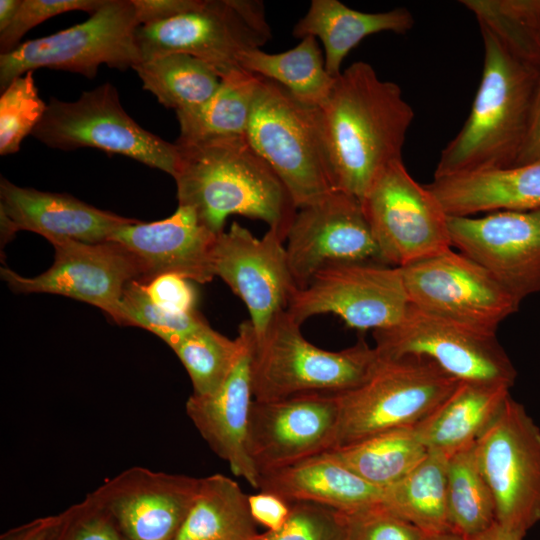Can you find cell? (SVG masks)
<instances>
[{"mask_svg": "<svg viewBox=\"0 0 540 540\" xmlns=\"http://www.w3.org/2000/svg\"><path fill=\"white\" fill-rule=\"evenodd\" d=\"M414 117L400 86L380 79L369 63L342 71L319 108L335 189L361 201L381 171L402 159Z\"/></svg>", "mask_w": 540, "mask_h": 540, "instance_id": "obj_1", "label": "cell"}, {"mask_svg": "<svg viewBox=\"0 0 540 540\" xmlns=\"http://www.w3.org/2000/svg\"><path fill=\"white\" fill-rule=\"evenodd\" d=\"M173 178L179 205L218 235L227 217L265 222L285 241L297 208L282 181L246 137L177 144Z\"/></svg>", "mask_w": 540, "mask_h": 540, "instance_id": "obj_2", "label": "cell"}, {"mask_svg": "<svg viewBox=\"0 0 540 540\" xmlns=\"http://www.w3.org/2000/svg\"><path fill=\"white\" fill-rule=\"evenodd\" d=\"M484 62L470 113L441 151L434 178L514 166L526 139L540 72L480 27Z\"/></svg>", "mask_w": 540, "mask_h": 540, "instance_id": "obj_3", "label": "cell"}, {"mask_svg": "<svg viewBox=\"0 0 540 540\" xmlns=\"http://www.w3.org/2000/svg\"><path fill=\"white\" fill-rule=\"evenodd\" d=\"M379 362L363 339L340 351L310 343L287 311L277 314L251 345V387L255 400L309 393H340L362 384Z\"/></svg>", "mask_w": 540, "mask_h": 540, "instance_id": "obj_4", "label": "cell"}, {"mask_svg": "<svg viewBox=\"0 0 540 540\" xmlns=\"http://www.w3.org/2000/svg\"><path fill=\"white\" fill-rule=\"evenodd\" d=\"M246 139L282 181L297 209L336 190L319 108L298 101L281 85L262 78Z\"/></svg>", "mask_w": 540, "mask_h": 540, "instance_id": "obj_5", "label": "cell"}, {"mask_svg": "<svg viewBox=\"0 0 540 540\" xmlns=\"http://www.w3.org/2000/svg\"><path fill=\"white\" fill-rule=\"evenodd\" d=\"M458 383L427 358L379 356L368 379L355 388L335 393L339 423L333 448L383 431L416 427L448 398Z\"/></svg>", "mask_w": 540, "mask_h": 540, "instance_id": "obj_6", "label": "cell"}, {"mask_svg": "<svg viewBox=\"0 0 540 540\" xmlns=\"http://www.w3.org/2000/svg\"><path fill=\"white\" fill-rule=\"evenodd\" d=\"M135 37L141 62L187 54L206 63L221 79L240 68L241 54L261 49L272 31L260 0H202L191 11L138 26Z\"/></svg>", "mask_w": 540, "mask_h": 540, "instance_id": "obj_7", "label": "cell"}, {"mask_svg": "<svg viewBox=\"0 0 540 540\" xmlns=\"http://www.w3.org/2000/svg\"><path fill=\"white\" fill-rule=\"evenodd\" d=\"M138 26L132 0H106L86 21L0 54V90L40 68L78 73L90 79L103 64L119 70L133 69L141 62L135 37Z\"/></svg>", "mask_w": 540, "mask_h": 540, "instance_id": "obj_8", "label": "cell"}, {"mask_svg": "<svg viewBox=\"0 0 540 540\" xmlns=\"http://www.w3.org/2000/svg\"><path fill=\"white\" fill-rule=\"evenodd\" d=\"M32 135L53 149L95 148L129 157L172 177L176 171V144L135 122L109 82L83 92L76 101L52 97Z\"/></svg>", "mask_w": 540, "mask_h": 540, "instance_id": "obj_9", "label": "cell"}, {"mask_svg": "<svg viewBox=\"0 0 540 540\" xmlns=\"http://www.w3.org/2000/svg\"><path fill=\"white\" fill-rule=\"evenodd\" d=\"M474 453L494 499L496 522L525 536L540 521V428L509 395Z\"/></svg>", "mask_w": 540, "mask_h": 540, "instance_id": "obj_10", "label": "cell"}, {"mask_svg": "<svg viewBox=\"0 0 540 540\" xmlns=\"http://www.w3.org/2000/svg\"><path fill=\"white\" fill-rule=\"evenodd\" d=\"M361 204L387 265L402 268L452 248L448 215L402 159L381 171Z\"/></svg>", "mask_w": 540, "mask_h": 540, "instance_id": "obj_11", "label": "cell"}, {"mask_svg": "<svg viewBox=\"0 0 540 540\" xmlns=\"http://www.w3.org/2000/svg\"><path fill=\"white\" fill-rule=\"evenodd\" d=\"M380 357L419 356L459 382L512 387L517 372L496 335L479 332L409 303L396 324L373 331Z\"/></svg>", "mask_w": 540, "mask_h": 540, "instance_id": "obj_12", "label": "cell"}, {"mask_svg": "<svg viewBox=\"0 0 540 540\" xmlns=\"http://www.w3.org/2000/svg\"><path fill=\"white\" fill-rule=\"evenodd\" d=\"M401 271L411 305L479 332L496 335L521 303L481 265L452 248Z\"/></svg>", "mask_w": 540, "mask_h": 540, "instance_id": "obj_13", "label": "cell"}, {"mask_svg": "<svg viewBox=\"0 0 540 540\" xmlns=\"http://www.w3.org/2000/svg\"><path fill=\"white\" fill-rule=\"evenodd\" d=\"M409 306L401 268L375 262L329 265L307 286L295 288L287 313L300 325L310 317L331 313L350 328H388Z\"/></svg>", "mask_w": 540, "mask_h": 540, "instance_id": "obj_14", "label": "cell"}, {"mask_svg": "<svg viewBox=\"0 0 540 540\" xmlns=\"http://www.w3.org/2000/svg\"><path fill=\"white\" fill-rule=\"evenodd\" d=\"M54 263L44 273L24 277L7 267L0 274L16 293L63 295L96 306L115 322L126 286L147 274L143 261L125 246L114 241L85 243L52 239Z\"/></svg>", "mask_w": 540, "mask_h": 540, "instance_id": "obj_15", "label": "cell"}, {"mask_svg": "<svg viewBox=\"0 0 540 540\" xmlns=\"http://www.w3.org/2000/svg\"><path fill=\"white\" fill-rule=\"evenodd\" d=\"M285 249L298 289L307 286L319 270L332 264H385L361 201L339 190L297 210Z\"/></svg>", "mask_w": 540, "mask_h": 540, "instance_id": "obj_16", "label": "cell"}, {"mask_svg": "<svg viewBox=\"0 0 540 540\" xmlns=\"http://www.w3.org/2000/svg\"><path fill=\"white\" fill-rule=\"evenodd\" d=\"M338 423L339 405L335 393L253 399L247 451L260 476L332 449Z\"/></svg>", "mask_w": 540, "mask_h": 540, "instance_id": "obj_17", "label": "cell"}, {"mask_svg": "<svg viewBox=\"0 0 540 540\" xmlns=\"http://www.w3.org/2000/svg\"><path fill=\"white\" fill-rule=\"evenodd\" d=\"M285 239L268 229L262 238L233 222L218 234L211 253L214 277H220L246 305L255 338L273 318L285 311L296 288Z\"/></svg>", "mask_w": 540, "mask_h": 540, "instance_id": "obj_18", "label": "cell"}, {"mask_svg": "<svg viewBox=\"0 0 540 540\" xmlns=\"http://www.w3.org/2000/svg\"><path fill=\"white\" fill-rule=\"evenodd\" d=\"M452 247L522 301L540 293V209L448 216Z\"/></svg>", "mask_w": 540, "mask_h": 540, "instance_id": "obj_19", "label": "cell"}, {"mask_svg": "<svg viewBox=\"0 0 540 540\" xmlns=\"http://www.w3.org/2000/svg\"><path fill=\"white\" fill-rule=\"evenodd\" d=\"M200 478L136 466L89 495L126 540H175L197 495Z\"/></svg>", "mask_w": 540, "mask_h": 540, "instance_id": "obj_20", "label": "cell"}, {"mask_svg": "<svg viewBox=\"0 0 540 540\" xmlns=\"http://www.w3.org/2000/svg\"><path fill=\"white\" fill-rule=\"evenodd\" d=\"M0 199L2 244L19 230L38 233L48 241L100 243L109 241L120 227L137 221L98 209L68 194L20 187L2 176Z\"/></svg>", "mask_w": 540, "mask_h": 540, "instance_id": "obj_21", "label": "cell"}, {"mask_svg": "<svg viewBox=\"0 0 540 540\" xmlns=\"http://www.w3.org/2000/svg\"><path fill=\"white\" fill-rule=\"evenodd\" d=\"M246 346L230 375L213 394H192L186 413L212 451L226 461L231 472L259 487V473L247 451V432L251 403V345L253 328L249 320L241 324Z\"/></svg>", "mask_w": 540, "mask_h": 540, "instance_id": "obj_22", "label": "cell"}, {"mask_svg": "<svg viewBox=\"0 0 540 540\" xmlns=\"http://www.w3.org/2000/svg\"><path fill=\"white\" fill-rule=\"evenodd\" d=\"M217 235L207 229L189 206L178 205L163 220H139L117 229L109 238L136 254L145 264L146 283L162 274H177L207 283L213 278L211 253Z\"/></svg>", "mask_w": 540, "mask_h": 540, "instance_id": "obj_23", "label": "cell"}, {"mask_svg": "<svg viewBox=\"0 0 540 540\" xmlns=\"http://www.w3.org/2000/svg\"><path fill=\"white\" fill-rule=\"evenodd\" d=\"M448 216L540 209V162L434 178L426 185Z\"/></svg>", "mask_w": 540, "mask_h": 540, "instance_id": "obj_24", "label": "cell"}, {"mask_svg": "<svg viewBox=\"0 0 540 540\" xmlns=\"http://www.w3.org/2000/svg\"><path fill=\"white\" fill-rule=\"evenodd\" d=\"M258 489L288 502L317 503L346 514L383 502L382 489L366 482L325 452L261 473Z\"/></svg>", "mask_w": 540, "mask_h": 540, "instance_id": "obj_25", "label": "cell"}, {"mask_svg": "<svg viewBox=\"0 0 540 540\" xmlns=\"http://www.w3.org/2000/svg\"><path fill=\"white\" fill-rule=\"evenodd\" d=\"M414 23L413 15L404 7L369 13L349 8L338 0H312L292 34L300 39L318 38L324 47L326 71L337 78L345 57L364 38L379 32L406 34Z\"/></svg>", "mask_w": 540, "mask_h": 540, "instance_id": "obj_26", "label": "cell"}, {"mask_svg": "<svg viewBox=\"0 0 540 540\" xmlns=\"http://www.w3.org/2000/svg\"><path fill=\"white\" fill-rule=\"evenodd\" d=\"M510 389L501 384L459 382L414 429L428 451L450 457L477 441L499 413Z\"/></svg>", "mask_w": 540, "mask_h": 540, "instance_id": "obj_27", "label": "cell"}, {"mask_svg": "<svg viewBox=\"0 0 540 540\" xmlns=\"http://www.w3.org/2000/svg\"><path fill=\"white\" fill-rule=\"evenodd\" d=\"M262 78L242 68L221 78L215 93L199 106L176 112L177 144L246 137Z\"/></svg>", "mask_w": 540, "mask_h": 540, "instance_id": "obj_28", "label": "cell"}, {"mask_svg": "<svg viewBox=\"0 0 540 540\" xmlns=\"http://www.w3.org/2000/svg\"><path fill=\"white\" fill-rule=\"evenodd\" d=\"M248 495L223 474L200 478L197 495L175 540H257Z\"/></svg>", "mask_w": 540, "mask_h": 540, "instance_id": "obj_29", "label": "cell"}, {"mask_svg": "<svg viewBox=\"0 0 540 540\" xmlns=\"http://www.w3.org/2000/svg\"><path fill=\"white\" fill-rule=\"evenodd\" d=\"M325 453L366 482L384 490L412 471L428 449L414 427H406L383 431Z\"/></svg>", "mask_w": 540, "mask_h": 540, "instance_id": "obj_30", "label": "cell"}, {"mask_svg": "<svg viewBox=\"0 0 540 540\" xmlns=\"http://www.w3.org/2000/svg\"><path fill=\"white\" fill-rule=\"evenodd\" d=\"M449 457L428 451L405 477L383 490L382 504L425 535L452 532L447 511Z\"/></svg>", "mask_w": 540, "mask_h": 540, "instance_id": "obj_31", "label": "cell"}, {"mask_svg": "<svg viewBox=\"0 0 540 540\" xmlns=\"http://www.w3.org/2000/svg\"><path fill=\"white\" fill-rule=\"evenodd\" d=\"M240 68L271 80L298 101L320 108L328 99L336 78L325 68L324 53L317 39L307 36L287 51L270 54L255 49L239 57Z\"/></svg>", "mask_w": 540, "mask_h": 540, "instance_id": "obj_32", "label": "cell"}, {"mask_svg": "<svg viewBox=\"0 0 540 540\" xmlns=\"http://www.w3.org/2000/svg\"><path fill=\"white\" fill-rule=\"evenodd\" d=\"M133 69L143 89L160 104L176 112L201 105L218 89L220 77L203 61L182 53H171L142 61Z\"/></svg>", "mask_w": 540, "mask_h": 540, "instance_id": "obj_33", "label": "cell"}, {"mask_svg": "<svg viewBox=\"0 0 540 540\" xmlns=\"http://www.w3.org/2000/svg\"><path fill=\"white\" fill-rule=\"evenodd\" d=\"M474 444L452 454L447 469V511L451 531L466 540L496 522L494 499L478 467Z\"/></svg>", "mask_w": 540, "mask_h": 540, "instance_id": "obj_34", "label": "cell"}, {"mask_svg": "<svg viewBox=\"0 0 540 540\" xmlns=\"http://www.w3.org/2000/svg\"><path fill=\"white\" fill-rule=\"evenodd\" d=\"M246 340L242 325L237 338L229 339L206 322L171 348L191 379L194 395L213 394L223 385L244 351Z\"/></svg>", "mask_w": 540, "mask_h": 540, "instance_id": "obj_35", "label": "cell"}, {"mask_svg": "<svg viewBox=\"0 0 540 540\" xmlns=\"http://www.w3.org/2000/svg\"><path fill=\"white\" fill-rule=\"evenodd\" d=\"M468 10L480 27L540 72V0H471Z\"/></svg>", "mask_w": 540, "mask_h": 540, "instance_id": "obj_36", "label": "cell"}, {"mask_svg": "<svg viewBox=\"0 0 540 540\" xmlns=\"http://www.w3.org/2000/svg\"><path fill=\"white\" fill-rule=\"evenodd\" d=\"M206 323L197 311L174 313L155 304L138 280L130 282L119 304V325L138 326L161 338L170 348Z\"/></svg>", "mask_w": 540, "mask_h": 540, "instance_id": "obj_37", "label": "cell"}, {"mask_svg": "<svg viewBox=\"0 0 540 540\" xmlns=\"http://www.w3.org/2000/svg\"><path fill=\"white\" fill-rule=\"evenodd\" d=\"M47 104L40 98L33 71L14 79L0 96V155L20 150L23 139L40 123Z\"/></svg>", "mask_w": 540, "mask_h": 540, "instance_id": "obj_38", "label": "cell"}, {"mask_svg": "<svg viewBox=\"0 0 540 540\" xmlns=\"http://www.w3.org/2000/svg\"><path fill=\"white\" fill-rule=\"evenodd\" d=\"M290 503L285 524L278 530L260 533L257 540H346V513L312 502Z\"/></svg>", "mask_w": 540, "mask_h": 540, "instance_id": "obj_39", "label": "cell"}, {"mask_svg": "<svg viewBox=\"0 0 540 540\" xmlns=\"http://www.w3.org/2000/svg\"><path fill=\"white\" fill-rule=\"evenodd\" d=\"M42 540H126L108 513L89 495L63 512Z\"/></svg>", "mask_w": 540, "mask_h": 540, "instance_id": "obj_40", "label": "cell"}, {"mask_svg": "<svg viewBox=\"0 0 540 540\" xmlns=\"http://www.w3.org/2000/svg\"><path fill=\"white\" fill-rule=\"evenodd\" d=\"M106 0H22L11 24L0 32V54L17 48L21 38L32 28L59 14L85 11L90 14Z\"/></svg>", "mask_w": 540, "mask_h": 540, "instance_id": "obj_41", "label": "cell"}, {"mask_svg": "<svg viewBox=\"0 0 540 540\" xmlns=\"http://www.w3.org/2000/svg\"><path fill=\"white\" fill-rule=\"evenodd\" d=\"M346 540H424L425 534L383 504L346 514Z\"/></svg>", "mask_w": 540, "mask_h": 540, "instance_id": "obj_42", "label": "cell"}, {"mask_svg": "<svg viewBox=\"0 0 540 540\" xmlns=\"http://www.w3.org/2000/svg\"><path fill=\"white\" fill-rule=\"evenodd\" d=\"M143 285L148 297L168 311L174 313L197 311V292L189 279L177 274H162Z\"/></svg>", "mask_w": 540, "mask_h": 540, "instance_id": "obj_43", "label": "cell"}, {"mask_svg": "<svg viewBox=\"0 0 540 540\" xmlns=\"http://www.w3.org/2000/svg\"><path fill=\"white\" fill-rule=\"evenodd\" d=\"M248 502L252 517L257 524L266 527L267 531L281 528L287 521L291 510L290 502L266 491L249 495Z\"/></svg>", "mask_w": 540, "mask_h": 540, "instance_id": "obj_44", "label": "cell"}, {"mask_svg": "<svg viewBox=\"0 0 540 540\" xmlns=\"http://www.w3.org/2000/svg\"><path fill=\"white\" fill-rule=\"evenodd\" d=\"M202 0H132L139 25L157 23L197 8Z\"/></svg>", "mask_w": 540, "mask_h": 540, "instance_id": "obj_45", "label": "cell"}, {"mask_svg": "<svg viewBox=\"0 0 540 540\" xmlns=\"http://www.w3.org/2000/svg\"><path fill=\"white\" fill-rule=\"evenodd\" d=\"M540 162V88L531 124L515 165Z\"/></svg>", "mask_w": 540, "mask_h": 540, "instance_id": "obj_46", "label": "cell"}, {"mask_svg": "<svg viewBox=\"0 0 540 540\" xmlns=\"http://www.w3.org/2000/svg\"><path fill=\"white\" fill-rule=\"evenodd\" d=\"M54 521V515L41 517L12 528L0 540H42Z\"/></svg>", "mask_w": 540, "mask_h": 540, "instance_id": "obj_47", "label": "cell"}, {"mask_svg": "<svg viewBox=\"0 0 540 540\" xmlns=\"http://www.w3.org/2000/svg\"><path fill=\"white\" fill-rule=\"evenodd\" d=\"M524 536L511 531L497 522L469 540H523Z\"/></svg>", "mask_w": 540, "mask_h": 540, "instance_id": "obj_48", "label": "cell"}, {"mask_svg": "<svg viewBox=\"0 0 540 540\" xmlns=\"http://www.w3.org/2000/svg\"><path fill=\"white\" fill-rule=\"evenodd\" d=\"M22 0H0V32L13 21Z\"/></svg>", "mask_w": 540, "mask_h": 540, "instance_id": "obj_49", "label": "cell"}, {"mask_svg": "<svg viewBox=\"0 0 540 540\" xmlns=\"http://www.w3.org/2000/svg\"><path fill=\"white\" fill-rule=\"evenodd\" d=\"M424 540H466L454 532L425 535Z\"/></svg>", "mask_w": 540, "mask_h": 540, "instance_id": "obj_50", "label": "cell"}]
</instances>
